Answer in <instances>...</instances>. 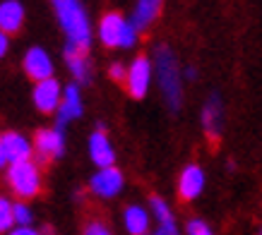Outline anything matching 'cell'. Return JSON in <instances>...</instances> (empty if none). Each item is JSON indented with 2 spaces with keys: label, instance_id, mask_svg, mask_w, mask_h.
<instances>
[{
  "label": "cell",
  "instance_id": "obj_15",
  "mask_svg": "<svg viewBox=\"0 0 262 235\" xmlns=\"http://www.w3.org/2000/svg\"><path fill=\"white\" fill-rule=\"evenodd\" d=\"M63 89H65V84H60L56 77L34 84L32 101L36 106V110L39 113H56L60 101H63Z\"/></svg>",
  "mask_w": 262,
  "mask_h": 235
},
{
  "label": "cell",
  "instance_id": "obj_17",
  "mask_svg": "<svg viewBox=\"0 0 262 235\" xmlns=\"http://www.w3.org/2000/svg\"><path fill=\"white\" fill-rule=\"evenodd\" d=\"M151 214L142 204H127L123 209V226L127 235H149L151 233Z\"/></svg>",
  "mask_w": 262,
  "mask_h": 235
},
{
  "label": "cell",
  "instance_id": "obj_4",
  "mask_svg": "<svg viewBox=\"0 0 262 235\" xmlns=\"http://www.w3.org/2000/svg\"><path fill=\"white\" fill-rule=\"evenodd\" d=\"M5 185L15 202H27L41 195L43 190V173L36 161H22V163L5 166Z\"/></svg>",
  "mask_w": 262,
  "mask_h": 235
},
{
  "label": "cell",
  "instance_id": "obj_8",
  "mask_svg": "<svg viewBox=\"0 0 262 235\" xmlns=\"http://www.w3.org/2000/svg\"><path fill=\"white\" fill-rule=\"evenodd\" d=\"M89 192L96 197V199H116V197L125 190V175L118 166H111V168H99V171L89 178Z\"/></svg>",
  "mask_w": 262,
  "mask_h": 235
},
{
  "label": "cell",
  "instance_id": "obj_7",
  "mask_svg": "<svg viewBox=\"0 0 262 235\" xmlns=\"http://www.w3.org/2000/svg\"><path fill=\"white\" fill-rule=\"evenodd\" d=\"M34 142V156H36V163H51L65 154V130H58L53 127H41L36 130V134L32 137Z\"/></svg>",
  "mask_w": 262,
  "mask_h": 235
},
{
  "label": "cell",
  "instance_id": "obj_24",
  "mask_svg": "<svg viewBox=\"0 0 262 235\" xmlns=\"http://www.w3.org/2000/svg\"><path fill=\"white\" fill-rule=\"evenodd\" d=\"M108 77L113 79V82H118V84H125V77H127V65L120 63V60H116V63L108 65Z\"/></svg>",
  "mask_w": 262,
  "mask_h": 235
},
{
  "label": "cell",
  "instance_id": "obj_18",
  "mask_svg": "<svg viewBox=\"0 0 262 235\" xmlns=\"http://www.w3.org/2000/svg\"><path fill=\"white\" fill-rule=\"evenodd\" d=\"M24 17H27V10L19 0H3L0 3V32L12 36L22 29Z\"/></svg>",
  "mask_w": 262,
  "mask_h": 235
},
{
  "label": "cell",
  "instance_id": "obj_26",
  "mask_svg": "<svg viewBox=\"0 0 262 235\" xmlns=\"http://www.w3.org/2000/svg\"><path fill=\"white\" fill-rule=\"evenodd\" d=\"M200 77V72L195 65H188V67H183V82H195Z\"/></svg>",
  "mask_w": 262,
  "mask_h": 235
},
{
  "label": "cell",
  "instance_id": "obj_9",
  "mask_svg": "<svg viewBox=\"0 0 262 235\" xmlns=\"http://www.w3.org/2000/svg\"><path fill=\"white\" fill-rule=\"evenodd\" d=\"M0 156H3L5 166L32 161L34 158V142L24 132L5 130V132H0Z\"/></svg>",
  "mask_w": 262,
  "mask_h": 235
},
{
  "label": "cell",
  "instance_id": "obj_6",
  "mask_svg": "<svg viewBox=\"0 0 262 235\" xmlns=\"http://www.w3.org/2000/svg\"><path fill=\"white\" fill-rule=\"evenodd\" d=\"M151 82H154V65H151V55H135L127 63V77H125V91L133 99H144L149 94Z\"/></svg>",
  "mask_w": 262,
  "mask_h": 235
},
{
  "label": "cell",
  "instance_id": "obj_10",
  "mask_svg": "<svg viewBox=\"0 0 262 235\" xmlns=\"http://www.w3.org/2000/svg\"><path fill=\"white\" fill-rule=\"evenodd\" d=\"M22 70L34 84L56 77V63H53L51 53L43 46L27 48V53L22 55Z\"/></svg>",
  "mask_w": 262,
  "mask_h": 235
},
{
  "label": "cell",
  "instance_id": "obj_22",
  "mask_svg": "<svg viewBox=\"0 0 262 235\" xmlns=\"http://www.w3.org/2000/svg\"><path fill=\"white\" fill-rule=\"evenodd\" d=\"M185 235H214L212 226L207 223L205 219H188L185 221Z\"/></svg>",
  "mask_w": 262,
  "mask_h": 235
},
{
  "label": "cell",
  "instance_id": "obj_11",
  "mask_svg": "<svg viewBox=\"0 0 262 235\" xmlns=\"http://www.w3.org/2000/svg\"><path fill=\"white\" fill-rule=\"evenodd\" d=\"M207 187V173L200 163H188L183 166V171L178 173V197L181 202H195Z\"/></svg>",
  "mask_w": 262,
  "mask_h": 235
},
{
  "label": "cell",
  "instance_id": "obj_23",
  "mask_svg": "<svg viewBox=\"0 0 262 235\" xmlns=\"http://www.w3.org/2000/svg\"><path fill=\"white\" fill-rule=\"evenodd\" d=\"M82 235H113V230L103 221H99V219H92L84 226V230H82Z\"/></svg>",
  "mask_w": 262,
  "mask_h": 235
},
{
  "label": "cell",
  "instance_id": "obj_19",
  "mask_svg": "<svg viewBox=\"0 0 262 235\" xmlns=\"http://www.w3.org/2000/svg\"><path fill=\"white\" fill-rule=\"evenodd\" d=\"M147 209H149L151 219L157 221V226H164V223H176V214L171 209V204L159 195H151L149 197V204H147Z\"/></svg>",
  "mask_w": 262,
  "mask_h": 235
},
{
  "label": "cell",
  "instance_id": "obj_27",
  "mask_svg": "<svg viewBox=\"0 0 262 235\" xmlns=\"http://www.w3.org/2000/svg\"><path fill=\"white\" fill-rule=\"evenodd\" d=\"M8 235H43V233H39L34 226H29V228H22V226H15L12 230H10Z\"/></svg>",
  "mask_w": 262,
  "mask_h": 235
},
{
  "label": "cell",
  "instance_id": "obj_29",
  "mask_svg": "<svg viewBox=\"0 0 262 235\" xmlns=\"http://www.w3.org/2000/svg\"><path fill=\"white\" fill-rule=\"evenodd\" d=\"M3 166H5V161H3V156H0V168H3Z\"/></svg>",
  "mask_w": 262,
  "mask_h": 235
},
{
  "label": "cell",
  "instance_id": "obj_30",
  "mask_svg": "<svg viewBox=\"0 0 262 235\" xmlns=\"http://www.w3.org/2000/svg\"><path fill=\"white\" fill-rule=\"evenodd\" d=\"M257 235H262V226H260V230H257Z\"/></svg>",
  "mask_w": 262,
  "mask_h": 235
},
{
  "label": "cell",
  "instance_id": "obj_21",
  "mask_svg": "<svg viewBox=\"0 0 262 235\" xmlns=\"http://www.w3.org/2000/svg\"><path fill=\"white\" fill-rule=\"evenodd\" d=\"M15 226H34V209L29 202H15Z\"/></svg>",
  "mask_w": 262,
  "mask_h": 235
},
{
  "label": "cell",
  "instance_id": "obj_16",
  "mask_svg": "<svg viewBox=\"0 0 262 235\" xmlns=\"http://www.w3.org/2000/svg\"><path fill=\"white\" fill-rule=\"evenodd\" d=\"M161 8H164V3H161V0H137L135 5H133V10H130L127 19H130V24L135 27L137 32L144 34L151 24L159 19Z\"/></svg>",
  "mask_w": 262,
  "mask_h": 235
},
{
  "label": "cell",
  "instance_id": "obj_12",
  "mask_svg": "<svg viewBox=\"0 0 262 235\" xmlns=\"http://www.w3.org/2000/svg\"><path fill=\"white\" fill-rule=\"evenodd\" d=\"M63 58H65L68 72L72 75V82H75V84H77V86L92 84V79H94V65H92V60H89L87 51H82V48H75V46H70V43H65Z\"/></svg>",
  "mask_w": 262,
  "mask_h": 235
},
{
  "label": "cell",
  "instance_id": "obj_2",
  "mask_svg": "<svg viewBox=\"0 0 262 235\" xmlns=\"http://www.w3.org/2000/svg\"><path fill=\"white\" fill-rule=\"evenodd\" d=\"M51 8H53V15H56L68 43L89 53V48L94 43V27H92V17H89L87 8L80 0H53Z\"/></svg>",
  "mask_w": 262,
  "mask_h": 235
},
{
  "label": "cell",
  "instance_id": "obj_13",
  "mask_svg": "<svg viewBox=\"0 0 262 235\" xmlns=\"http://www.w3.org/2000/svg\"><path fill=\"white\" fill-rule=\"evenodd\" d=\"M82 113H84L82 91H80V86L75 84V82H70V84H65L63 101H60V106H58V110H56V127L58 130H65L72 120L82 118Z\"/></svg>",
  "mask_w": 262,
  "mask_h": 235
},
{
  "label": "cell",
  "instance_id": "obj_1",
  "mask_svg": "<svg viewBox=\"0 0 262 235\" xmlns=\"http://www.w3.org/2000/svg\"><path fill=\"white\" fill-rule=\"evenodd\" d=\"M151 65H154V79L159 86L164 103L171 113H178L183 108L185 89H183V70L178 63V55L168 43H159L151 51Z\"/></svg>",
  "mask_w": 262,
  "mask_h": 235
},
{
  "label": "cell",
  "instance_id": "obj_25",
  "mask_svg": "<svg viewBox=\"0 0 262 235\" xmlns=\"http://www.w3.org/2000/svg\"><path fill=\"white\" fill-rule=\"evenodd\" d=\"M149 235H183L178 223H164V226H157Z\"/></svg>",
  "mask_w": 262,
  "mask_h": 235
},
{
  "label": "cell",
  "instance_id": "obj_5",
  "mask_svg": "<svg viewBox=\"0 0 262 235\" xmlns=\"http://www.w3.org/2000/svg\"><path fill=\"white\" fill-rule=\"evenodd\" d=\"M200 125H202V132L212 144L222 139L224 130H226V108H224L222 94L212 91L205 99L202 108H200Z\"/></svg>",
  "mask_w": 262,
  "mask_h": 235
},
{
  "label": "cell",
  "instance_id": "obj_28",
  "mask_svg": "<svg viewBox=\"0 0 262 235\" xmlns=\"http://www.w3.org/2000/svg\"><path fill=\"white\" fill-rule=\"evenodd\" d=\"M8 53H10V36L0 32V60H3Z\"/></svg>",
  "mask_w": 262,
  "mask_h": 235
},
{
  "label": "cell",
  "instance_id": "obj_3",
  "mask_svg": "<svg viewBox=\"0 0 262 235\" xmlns=\"http://www.w3.org/2000/svg\"><path fill=\"white\" fill-rule=\"evenodd\" d=\"M96 39L103 48H120V51H130L140 43V32L130 24L123 12L118 10H108L99 17L96 22Z\"/></svg>",
  "mask_w": 262,
  "mask_h": 235
},
{
  "label": "cell",
  "instance_id": "obj_20",
  "mask_svg": "<svg viewBox=\"0 0 262 235\" xmlns=\"http://www.w3.org/2000/svg\"><path fill=\"white\" fill-rule=\"evenodd\" d=\"M15 228V199L0 192V235H8Z\"/></svg>",
  "mask_w": 262,
  "mask_h": 235
},
{
  "label": "cell",
  "instance_id": "obj_14",
  "mask_svg": "<svg viewBox=\"0 0 262 235\" xmlns=\"http://www.w3.org/2000/svg\"><path fill=\"white\" fill-rule=\"evenodd\" d=\"M87 151H89V161L96 166V171L116 166V147H113V142L106 130H94L89 134Z\"/></svg>",
  "mask_w": 262,
  "mask_h": 235
}]
</instances>
